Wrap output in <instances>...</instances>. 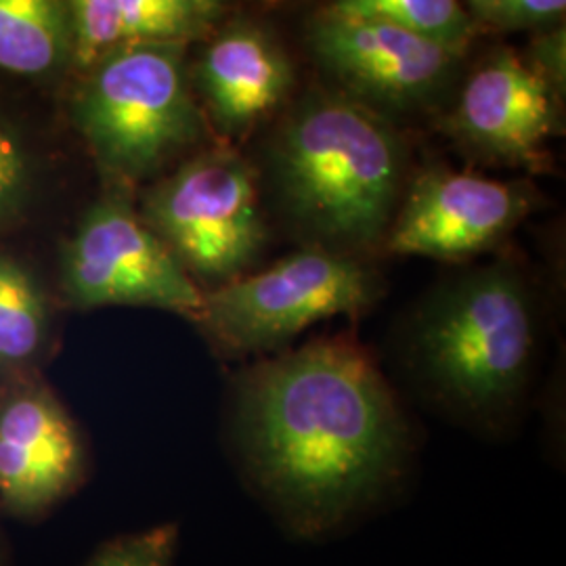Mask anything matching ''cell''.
Returning <instances> with one entry per match:
<instances>
[{
	"instance_id": "7402d4cb",
	"label": "cell",
	"mask_w": 566,
	"mask_h": 566,
	"mask_svg": "<svg viewBox=\"0 0 566 566\" xmlns=\"http://www.w3.org/2000/svg\"><path fill=\"white\" fill-rule=\"evenodd\" d=\"M479 11H485L489 13V7H491V0H470Z\"/></svg>"
},
{
	"instance_id": "52a82bcc",
	"label": "cell",
	"mask_w": 566,
	"mask_h": 566,
	"mask_svg": "<svg viewBox=\"0 0 566 566\" xmlns=\"http://www.w3.org/2000/svg\"><path fill=\"white\" fill-rule=\"evenodd\" d=\"M61 285L78 308L154 306L196 319L203 304L189 271L122 198H105L82 219L63 252Z\"/></svg>"
},
{
	"instance_id": "ac0fdd59",
	"label": "cell",
	"mask_w": 566,
	"mask_h": 566,
	"mask_svg": "<svg viewBox=\"0 0 566 566\" xmlns=\"http://www.w3.org/2000/svg\"><path fill=\"white\" fill-rule=\"evenodd\" d=\"M74 25V60L93 65L122 42L118 0H65Z\"/></svg>"
},
{
	"instance_id": "7a4b0ae2",
	"label": "cell",
	"mask_w": 566,
	"mask_h": 566,
	"mask_svg": "<svg viewBox=\"0 0 566 566\" xmlns=\"http://www.w3.org/2000/svg\"><path fill=\"white\" fill-rule=\"evenodd\" d=\"M283 200L306 229L344 243L385 233L401 182V149L390 128L343 97L304 102L275 149Z\"/></svg>"
},
{
	"instance_id": "5b68a950",
	"label": "cell",
	"mask_w": 566,
	"mask_h": 566,
	"mask_svg": "<svg viewBox=\"0 0 566 566\" xmlns=\"http://www.w3.org/2000/svg\"><path fill=\"white\" fill-rule=\"evenodd\" d=\"M374 298L364 266L325 250H304L203 294L196 322L223 350L256 355L277 350L317 322L359 315Z\"/></svg>"
},
{
	"instance_id": "9a60e30c",
	"label": "cell",
	"mask_w": 566,
	"mask_h": 566,
	"mask_svg": "<svg viewBox=\"0 0 566 566\" xmlns=\"http://www.w3.org/2000/svg\"><path fill=\"white\" fill-rule=\"evenodd\" d=\"M332 13L388 21L460 51L470 20L460 0H336Z\"/></svg>"
},
{
	"instance_id": "7c38bea8",
	"label": "cell",
	"mask_w": 566,
	"mask_h": 566,
	"mask_svg": "<svg viewBox=\"0 0 566 566\" xmlns=\"http://www.w3.org/2000/svg\"><path fill=\"white\" fill-rule=\"evenodd\" d=\"M200 82L219 126L242 133L283 102L292 70L263 34L233 30L203 55Z\"/></svg>"
},
{
	"instance_id": "e0dca14e",
	"label": "cell",
	"mask_w": 566,
	"mask_h": 566,
	"mask_svg": "<svg viewBox=\"0 0 566 566\" xmlns=\"http://www.w3.org/2000/svg\"><path fill=\"white\" fill-rule=\"evenodd\" d=\"M34 158L20 128L0 114V227L13 221L32 196Z\"/></svg>"
},
{
	"instance_id": "8992f818",
	"label": "cell",
	"mask_w": 566,
	"mask_h": 566,
	"mask_svg": "<svg viewBox=\"0 0 566 566\" xmlns=\"http://www.w3.org/2000/svg\"><path fill=\"white\" fill-rule=\"evenodd\" d=\"M154 229L189 273L240 277L264 243L252 172L233 151H208L158 182L143 203Z\"/></svg>"
},
{
	"instance_id": "277c9868",
	"label": "cell",
	"mask_w": 566,
	"mask_h": 566,
	"mask_svg": "<svg viewBox=\"0 0 566 566\" xmlns=\"http://www.w3.org/2000/svg\"><path fill=\"white\" fill-rule=\"evenodd\" d=\"M84 82L74 120L103 170L139 181L200 133L177 41H122Z\"/></svg>"
},
{
	"instance_id": "2e32d148",
	"label": "cell",
	"mask_w": 566,
	"mask_h": 566,
	"mask_svg": "<svg viewBox=\"0 0 566 566\" xmlns=\"http://www.w3.org/2000/svg\"><path fill=\"white\" fill-rule=\"evenodd\" d=\"M122 41H179L198 20L189 0H118Z\"/></svg>"
},
{
	"instance_id": "4fadbf2b",
	"label": "cell",
	"mask_w": 566,
	"mask_h": 566,
	"mask_svg": "<svg viewBox=\"0 0 566 566\" xmlns=\"http://www.w3.org/2000/svg\"><path fill=\"white\" fill-rule=\"evenodd\" d=\"M74 57V25L65 0H0V70L41 78Z\"/></svg>"
},
{
	"instance_id": "3957f363",
	"label": "cell",
	"mask_w": 566,
	"mask_h": 566,
	"mask_svg": "<svg viewBox=\"0 0 566 566\" xmlns=\"http://www.w3.org/2000/svg\"><path fill=\"white\" fill-rule=\"evenodd\" d=\"M533 346L525 285L504 269L460 283L416 332L418 364L437 395L458 413L489 426L518 399Z\"/></svg>"
},
{
	"instance_id": "6da1fadb",
	"label": "cell",
	"mask_w": 566,
	"mask_h": 566,
	"mask_svg": "<svg viewBox=\"0 0 566 566\" xmlns=\"http://www.w3.org/2000/svg\"><path fill=\"white\" fill-rule=\"evenodd\" d=\"M231 439L245 479L292 533L319 537L403 479L411 430L378 365L317 340L243 374Z\"/></svg>"
},
{
	"instance_id": "44dd1931",
	"label": "cell",
	"mask_w": 566,
	"mask_h": 566,
	"mask_svg": "<svg viewBox=\"0 0 566 566\" xmlns=\"http://www.w3.org/2000/svg\"><path fill=\"white\" fill-rule=\"evenodd\" d=\"M189 2H191L193 11H196L198 20L212 18L221 9V4H223V0H189Z\"/></svg>"
},
{
	"instance_id": "ba28073f",
	"label": "cell",
	"mask_w": 566,
	"mask_h": 566,
	"mask_svg": "<svg viewBox=\"0 0 566 566\" xmlns=\"http://www.w3.org/2000/svg\"><path fill=\"white\" fill-rule=\"evenodd\" d=\"M84 446L60 399L36 382L0 399V504L34 516L81 485Z\"/></svg>"
},
{
	"instance_id": "5bb4252c",
	"label": "cell",
	"mask_w": 566,
	"mask_h": 566,
	"mask_svg": "<svg viewBox=\"0 0 566 566\" xmlns=\"http://www.w3.org/2000/svg\"><path fill=\"white\" fill-rule=\"evenodd\" d=\"M46 336V304L32 273L0 254V367L32 361Z\"/></svg>"
},
{
	"instance_id": "d6986e66",
	"label": "cell",
	"mask_w": 566,
	"mask_h": 566,
	"mask_svg": "<svg viewBox=\"0 0 566 566\" xmlns=\"http://www.w3.org/2000/svg\"><path fill=\"white\" fill-rule=\"evenodd\" d=\"M177 542V525L151 526L109 542L86 566H172Z\"/></svg>"
},
{
	"instance_id": "ffe728a7",
	"label": "cell",
	"mask_w": 566,
	"mask_h": 566,
	"mask_svg": "<svg viewBox=\"0 0 566 566\" xmlns=\"http://www.w3.org/2000/svg\"><path fill=\"white\" fill-rule=\"evenodd\" d=\"M565 4L566 0H491L489 13L512 21L544 20L565 11Z\"/></svg>"
},
{
	"instance_id": "30bf717a",
	"label": "cell",
	"mask_w": 566,
	"mask_h": 566,
	"mask_svg": "<svg viewBox=\"0 0 566 566\" xmlns=\"http://www.w3.org/2000/svg\"><path fill=\"white\" fill-rule=\"evenodd\" d=\"M315 51L325 65L357 93L380 102L426 97L455 60L443 42L413 34L388 21L329 13L315 30Z\"/></svg>"
},
{
	"instance_id": "9c48e42d",
	"label": "cell",
	"mask_w": 566,
	"mask_h": 566,
	"mask_svg": "<svg viewBox=\"0 0 566 566\" xmlns=\"http://www.w3.org/2000/svg\"><path fill=\"white\" fill-rule=\"evenodd\" d=\"M525 212L523 187L434 170L413 185L388 250L434 259L464 256L500 240Z\"/></svg>"
},
{
	"instance_id": "8fae6325",
	"label": "cell",
	"mask_w": 566,
	"mask_h": 566,
	"mask_svg": "<svg viewBox=\"0 0 566 566\" xmlns=\"http://www.w3.org/2000/svg\"><path fill=\"white\" fill-rule=\"evenodd\" d=\"M547 76L512 53L483 65L464 86L458 128L465 139L507 160L533 163L554 128Z\"/></svg>"
}]
</instances>
